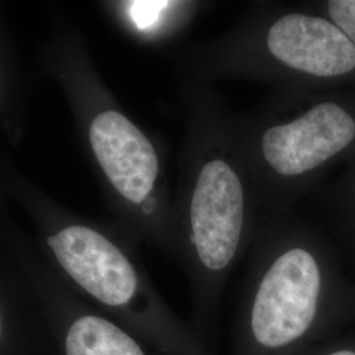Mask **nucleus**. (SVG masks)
<instances>
[{"mask_svg": "<svg viewBox=\"0 0 355 355\" xmlns=\"http://www.w3.org/2000/svg\"><path fill=\"white\" fill-rule=\"evenodd\" d=\"M243 228L240 179L223 161L204 166L191 203V241L202 266L225 270L236 257Z\"/></svg>", "mask_w": 355, "mask_h": 355, "instance_id": "obj_1", "label": "nucleus"}, {"mask_svg": "<svg viewBox=\"0 0 355 355\" xmlns=\"http://www.w3.org/2000/svg\"><path fill=\"white\" fill-rule=\"evenodd\" d=\"M355 137V121L334 103H322L263 136L267 162L283 175H300L343 150Z\"/></svg>", "mask_w": 355, "mask_h": 355, "instance_id": "obj_2", "label": "nucleus"}, {"mask_svg": "<svg viewBox=\"0 0 355 355\" xmlns=\"http://www.w3.org/2000/svg\"><path fill=\"white\" fill-rule=\"evenodd\" d=\"M49 243L69 275L99 302L120 308L135 299L139 288L136 270L98 232L70 227L51 237Z\"/></svg>", "mask_w": 355, "mask_h": 355, "instance_id": "obj_3", "label": "nucleus"}, {"mask_svg": "<svg viewBox=\"0 0 355 355\" xmlns=\"http://www.w3.org/2000/svg\"><path fill=\"white\" fill-rule=\"evenodd\" d=\"M89 140L114 189L132 203H142L158 174V158L140 129L125 116L107 111L92 121Z\"/></svg>", "mask_w": 355, "mask_h": 355, "instance_id": "obj_4", "label": "nucleus"}, {"mask_svg": "<svg viewBox=\"0 0 355 355\" xmlns=\"http://www.w3.org/2000/svg\"><path fill=\"white\" fill-rule=\"evenodd\" d=\"M267 46L283 64L316 76H337L355 67V45L325 19L287 15L271 26Z\"/></svg>", "mask_w": 355, "mask_h": 355, "instance_id": "obj_5", "label": "nucleus"}, {"mask_svg": "<svg viewBox=\"0 0 355 355\" xmlns=\"http://www.w3.org/2000/svg\"><path fill=\"white\" fill-rule=\"evenodd\" d=\"M67 355H146L140 343L114 322L85 316L76 320L66 337Z\"/></svg>", "mask_w": 355, "mask_h": 355, "instance_id": "obj_6", "label": "nucleus"}, {"mask_svg": "<svg viewBox=\"0 0 355 355\" xmlns=\"http://www.w3.org/2000/svg\"><path fill=\"white\" fill-rule=\"evenodd\" d=\"M328 10L336 26L355 45V0H331Z\"/></svg>", "mask_w": 355, "mask_h": 355, "instance_id": "obj_7", "label": "nucleus"}, {"mask_svg": "<svg viewBox=\"0 0 355 355\" xmlns=\"http://www.w3.org/2000/svg\"><path fill=\"white\" fill-rule=\"evenodd\" d=\"M168 4H170L168 1H155V0L130 1L129 12L136 26L140 29H148L157 23L159 13Z\"/></svg>", "mask_w": 355, "mask_h": 355, "instance_id": "obj_8", "label": "nucleus"}, {"mask_svg": "<svg viewBox=\"0 0 355 355\" xmlns=\"http://www.w3.org/2000/svg\"><path fill=\"white\" fill-rule=\"evenodd\" d=\"M325 355H355V350L353 349H337V350H333V352H330L328 354Z\"/></svg>", "mask_w": 355, "mask_h": 355, "instance_id": "obj_9", "label": "nucleus"}]
</instances>
